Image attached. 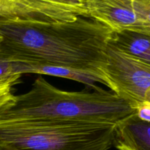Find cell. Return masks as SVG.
Instances as JSON below:
<instances>
[{
	"instance_id": "obj_8",
	"label": "cell",
	"mask_w": 150,
	"mask_h": 150,
	"mask_svg": "<svg viewBox=\"0 0 150 150\" xmlns=\"http://www.w3.org/2000/svg\"><path fill=\"white\" fill-rule=\"evenodd\" d=\"M109 45L126 55L150 64V35L131 30L113 32Z\"/></svg>"
},
{
	"instance_id": "obj_10",
	"label": "cell",
	"mask_w": 150,
	"mask_h": 150,
	"mask_svg": "<svg viewBox=\"0 0 150 150\" xmlns=\"http://www.w3.org/2000/svg\"><path fill=\"white\" fill-rule=\"evenodd\" d=\"M22 75L16 74L0 79V111L9 105L14 98L13 88L19 81Z\"/></svg>"
},
{
	"instance_id": "obj_18",
	"label": "cell",
	"mask_w": 150,
	"mask_h": 150,
	"mask_svg": "<svg viewBox=\"0 0 150 150\" xmlns=\"http://www.w3.org/2000/svg\"><path fill=\"white\" fill-rule=\"evenodd\" d=\"M1 35H0V42H1Z\"/></svg>"
},
{
	"instance_id": "obj_2",
	"label": "cell",
	"mask_w": 150,
	"mask_h": 150,
	"mask_svg": "<svg viewBox=\"0 0 150 150\" xmlns=\"http://www.w3.org/2000/svg\"><path fill=\"white\" fill-rule=\"evenodd\" d=\"M112 91L97 86L92 92H67L39 76L27 92L14 95L0 111V122H77L118 124L135 114Z\"/></svg>"
},
{
	"instance_id": "obj_14",
	"label": "cell",
	"mask_w": 150,
	"mask_h": 150,
	"mask_svg": "<svg viewBox=\"0 0 150 150\" xmlns=\"http://www.w3.org/2000/svg\"><path fill=\"white\" fill-rule=\"evenodd\" d=\"M43 1H49L56 4H65V5L75 6V7H83V0H43Z\"/></svg>"
},
{
	"instance_id": "obj_11",
	"label": "cell",
	"mask_w": 150,
	"mask_h": 150,
	"mask_svg": "<svg viewBox=\"0 0 150 150\" xmlns=\"http://www.w3.org/2000/svg\"><path fill=\"white\" fill-rule=\"evenodd\" d=\"M138 24L133 31L141 32L150 26V0H132Z\"/></svg>"
},
{
	"instance_id": "obj_16",
	"label": "cell",
	"mask_w": 150,
	"mask_h": 150,
	"mask_svg": "<svg viewBox=\"0 0 150 150\" xmlns=\"http://www.w3.org/2000/svg\"><path fill=\"white\" fill-rule=\"evenodd\" d=\"M140 32H144V33H146V34H149L150 35V26H148L146 28H144L143 30H141Z\"/></svg>"
},
{
	"instance_id": "obj_4",
	"label": "cell",
	"mask_w": 150,
	"mask_h": 150,
	"mask_svg": "<svg viewBox=\"0 0 150 150\" xmlns=\"http://www.w3.org/2000/svg\"><path fill=\"white\" fill-rule=\"evenodd\" d=\"M101 71L102 83L135 110L150 89V64L126 55L110 45Z\"/></svg>"
},
{
	"instance_id": "obj_7",
	"label": "cell",
	"mask_w": 150,
	"mask_h": 150,
	"mask_svg": "<svg viewBox=\"0 0 150 150\" xmlns=\"http://www.w3.org/2000/svg\"><path fill=\"white\" fill-rule=\"evenodd\" d=\"M113 146L119 150H150V122L136 114L116 124Z\"/></svg>"
},
{
	"instance_id": "obj_3",
	"label": "cell",
	"mask_w": 150,
	"mask_h": 150,
	"mask_svg": "<svg viewBox=\"0 0 150 150\" xmlns=\"http://www.w3.org/2000/svg\"><path fill=\"white\" fill-rule=\"evenodd\" d=\"M115 124L0 122V145L9 150H108Z\"/></svg>"
},
{
	"instance_id": "obj_12",
	"label": "cell",
	"mask_w": 150,
	"mask_h": 150,
	"mask_svg": "<svg viewBox=\"0 0 150 150\" xmlns=\"http://www.w3.org/2000/svg\"><path fill=\"white\" fill-rule=\"evenodd\" d=\"M16 74H20L19 63L7 61L0 57V79Z\"/></svg>"
},
{
	"instance_id": "obj_13",
	"label": "cell",
	"mask_w": 150,
	"mask_h": 150,
	"mask_svg": "<svg viewBox=\"0 0 150 150\" xmlns=\"http://www.w3.org/2000/svg\"><path fill=\"white\" fill-rule=\"evenodd\" d=\"M135 114L140 120L150 122V103H142L136 108Z\"/></svg>"
},
{
	"instance_id": "obj_15",
	"label": "cell",
	"mask_w": 150,
	"mask_h": 150,
	"mask_svg": "<svg viewBox=\"0 0 150 150\" xmlns=\"http://www.w3.org/2000/svg\"><path fill=\"white\" fill-rule=\"evenodd\" d=\"M144 102H149L150 103V89L146 92L145 95V98H144Z\"/></svg>"
},
{
	"instance_id": "obj_1",
	"label": "cell",
	"mask_w": 150,
	"mask_h": 150,
	"mask_svg": "<svg viewBox=\"0 0 150 150\" xmlns=\"http://www.w3.org/2000/svg\"><path fill=\"white\" fill-rule=\"evenodd\" d=\"M113 31L90 18L65 22L0 23V57L12 62L62 67L101 81Z\"/></svg>"
},
{
	"instance_id": "obj_17",
	"label": "cell",
	"mask_w": 150,
	"mask_h": 150,
	"mask_svg": "<svg viewBox=\"0 0 150 150\" xmlns=\"http://www.w3.org/2000/svg\"><path fill=\"white\" fill-rule=\"evenodd\" d=\"M0 150H9V149H7V148H6V147H4V146H1V145H0Z\"/></svg>"
},
{
	"instance_id": "obj_5",
	"label": "cell",
	"mask_w": 150,
	"mask_h": 150,
	"mask_svg": "<svg viewBox=\"0 0 150 150\" xmlns=\"http://www.w3.org/2000/svg\"><path fill=\"white\" fill-rule=\"evenodd\" d=\"M88 18L85 6L65 5L43 0H0V23L7 21L65 22Z\"/></svg>"
},
{
	"instance_id": "obj_6",
	"label": "cell",
	"mask_w": 150,
	"mask_h": 150,
	"mask_svg": "<svg viewBox=\"0 0 150 150\" xmlns=\"http://www.w3.org/2000/svg\"><path fill=\"white\" fill-rule=\"evenodd\" d=\"M88 18L98 21L113 32L133 31L138 24L132 0H83Z\"/></svg>"
},
{
	"instance_id": "obj_9",
	"label": "cell",
	"mask_w": 150,
	"mask_h": 150,
	"mask_svg": "<svg viewBox=\"0 0 150 150\" xmlns=\"http://www.w3.org/2000/svg\"><path fill=\"white\" fill-rule=\"evenodd\" d=\"M19 64V73L23 75L24 73H36L40 75H47V76H57L63 79H70L85 84L92 89L97 87L95 84L96 82L101 83V81L96 77L87 73L74 71L69 69L62 67H49V66L31 65V64Z\"/></svg>"
}]
</instances>
